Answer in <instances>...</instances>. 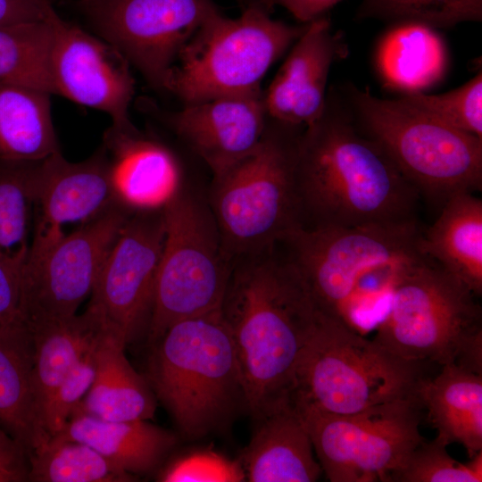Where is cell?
<instances>
[{"instance_id":"1","label":"cell","mask_w":482,"mask_h":482,"mask_svg":"<svg viewBox=\"0 0 482 482\" xmlns=\"http://www.w3.org/2000/svg\"><path fill=\"white\" fill-rule=\"evenodd\" d=\"M295 179L301 228L416 221L418 191L360 130L334 88L327 94L321 115L301 133Z\"/></svg>"},{"instance_id":"2","label":"cell","mask_w":482,"mask_h":482,"mask_svg":"<svg viewBox=\"0 0 482 482\" xmlns=\"http://www.w3.org/2000/svg\"><path fill=\"white\" fill-rule=\"evenodd\" d=\"M220 312L235 346L246 408L258 420L291 401L295 370L318 312L274 247L233 260Z\"/></svg>"},{"instance_id":"3","label":"cell","mask_w":482,"mask_h":482,"mask_svg":"<svg viewBox=\"0 0 482 482\" xmlns=\"http://www.w3.org/2000/svg\"><path fill=\"white\" fill-rule=\"evenodd\" d=\"M416 221L351 228H298L275 250L314 308L362 335L371 312L387 306L400 277L425 257Z\"/></svg>"},{"instance_id":"4","label":"cell","mask_w":482,"mask_h":482,"mask_svg":"<svg viewBox=\"0 0 482 482\" xmlns=\"http://www.w3.org/2000/svg\"><path fill=\"white\" fill-rule=\"evenodd\" d=\"M147 382L183 436L201 438L242 403L244 385L220 310L172 324L154 344Z\"/></svg>"},{"instance_id":"5","label":"cell","mask_w":482,"mask_h":482,"mask_svg":"<svg viewBox=\"0 0 482 482\" xmlns=\"http://www.w3.org/2000/svg\"><path fill=\"white\" fill-rule=\"evenodd\" d=\"M303 129L269 117L256 148L212 176L207 199L232 260L270 250L301 228L295 164Z\"/></svg>"},{"instance_id":"6","label":"cell","mask_w":482,"mask_h":482,"mask_svg":"<svg viewBox=\"0 0 482 482\" xmlns=\"http://www.w3.org/2000/svg\"><path fill=\"white\" fill-rule=\"evenodd\" d=\"M465 285L428 256L395 282L373 340L415 362L482 373V313Z\"/></svg>"},{"instance_id":"7","label":"cell","mask_w":482,"mask_h":482,"mask_svg":"<svg viewBox=\"0 0 482 482\" xmlns=\"http://www.w3.org/2000/svg\"><path fill=\"white\" fill-rule=\"evenodd\" d=\"M342 96L360 130L420 195L443 205L456 194L481 190L482 138L444 125L400 98H379L350 84Z\"/></svg>"},{"instance_id":"8","label":"cell","mask_w":482,"mask_h":482,"mask_svg":"<svg viewBox=\"0 0 482 482\" xmlns=\"http://www.w3.org/2000/svg\"><path fill=\"white\" fill-rule=\"evenodd\" d=\"M420 364L318 312L295 370L291 400L331 414L358 413L416 395Z\"/></svg>"},{"instance_id":"9","label":"cell","mask_w":482,"mask_h":482,"mask_svg":"<svg viewBox=\"0 0 482 482\" xmlns=\"http://www.w3.org/2000/svg\"><path fill=\"white\" fill-rule=\"evenodd\" d=\"M162 209L165 234L147 329L150 344L179 320L220 310L233 267L207 193L187 179Z\"/></svg>"},{"instance_id":"10","label":"cell","mask_w":482,"mask_h":482,"mask_svg":"<svg viewBox=\"0 0 482 482\" xmlns=\"http://www.w3.org/2000/svg\"><path fill=\"white\" fill-rule=\"evenodd\" d=\"M305 27L272 19L261 5L210 19L180 52L166 91L183 104L262 90L270 67Z\"/></svg>"},{"instance_id":"11","label":"cell","mask_w":482,"mask_h":482,"mask_svg":"<svg viewBox=\"0 0 482 482\" xmlns=\"http://www.w3.org/2000/svg\"><path fill=\"white\" fill-rule=\"evenodd\" d=\"M293 403L331 482H392L425 439L420 433L422 406L416 395L349 415Z\"/></svg>"},{"instance_id":"12","label":"cell","mask_w":482,"mask_h":482,"mask_svg":"<svg viewBox=\"0 0 482 482\" xmlns=\"http://www.w3.org/2000/svg\"><path fill=\"white\" fill-rule=\"evenodd\" d=\"M132 212L120 204L70 233L30 243L22 270V310L29 328L77 314Z\"/></svg>"},{"instance_id":"13","label":"cell","mask_w":482,"mask_h":482,"mask_svg":"<svg viewBox=\"0 0 482 482\" xmlns=\"http://www.w3.org/2000/svg\"><path fill=\"white\" fill-rule=\"evenodd\" d=\"M82 4L100 37L154 89L162 92L180 52L220 12L212 0H82Z\"/></svg>"},{"instance_id":"14","label":"cell","mask_w":482,"mask_h":482,"mask_svg":"<svg viewBox=\"0 0 482 482\" xmlns=\"http://www.w3.org/2000/svg\"><path fill=\"white\" fill-rule=\"evenodd\" d=\"M164 234L162 208L132 212L91 293L88 307L127 344L147 333Z\"/></svg>"},{"instance_id":"15","label":"cell","mask_w":482,"mask_h":482,"mask_svg":"<svg viewBox=\"0 0 482 482\" xmlns=\"http://www.w3.org/2000/svg\"><path fill=\"white\" fill-rule=\"evenodd\" d=\"M53 29L51 72L55 95L107 113L112 128L128 130L135 92L129 62L112 45L62 20L46 1Z\"/></svg>"},{"instance_id":"16","label":"cell","mask_w":482,"mask_h":482,"mask_svg":"<svg viewBox=\"0 0 482 482\" xmlns=\"http://www.w3.org/2000/svg\"><path fill=\"white\" fill-rule=\"evenodd\" d=\"M33 193V241L55 238L66 224H85L120 204L104 146L79 162L67 161L60 151L37 162Z\"/></svg>"},{"instance_id":"17","label":"cell","mask_w":482,"mask_h":482,"mask_svg":"<svg viewBox=\"0 0 482 482\" xmlns=\"http://www.w3.org/2000/svg\"><path fill=\"white\" fill-rule=\"evenodd\" d=\"M262 92L184 104L168 113L166 120L213 176L250 154L262 139L269 120Z\"/></svg>"},{"instance_id":"18","label":"cell","mask_w":482,"mask_h":482,"mask_svg":"<svg viewBox=\"0 0 482 482\" xmlns=\"http://www.w3.org/2000/svg\"><path fill=\"white\" fill-rule=\"evenodd\" d=\"M345 54L346 46L332 31L327 14L305 23L270 85L262 92L268 116L303 128L314 122L325 107L330 68Z\"/></svg>"},{"instance_id":"19","label":"cell","mask_w":482,"mask_h":482,"mask_svg":"<svg viewBox=\"0 0 482 482\" xmlns=\"http://www.w3.org/2000/svg\"><path fill=\"white\" fill-rule=\"evenodd\" d=\"M104 146L112 154L111 178L116 198L131 212L162 208L187 179L177 153L135 127H111Z\"/></svg>"},{"instance_id":"20","label":"cell","mask_w":482,"mask_h":482,"mask_svg":"<svg viewBox=\"0 0 482 482\" xmlns=\"http://www.w3.org/2000/svg\"><path fill=\"white\" fill-rule=\"evenodd\" d=\"M259 425L239 460L250 482H314L322 470L293 402L258 419Z\"/></svg>"},{"instance_id":"21","label":"cell","mask_w":482,"mask_h":482,"mask_svg":"<svg viewBox=\"0 0 482 482\" xmlns=\"http://www.w3.org/2000/svg\"><path fill=\"white\" fill-rule=\"evenodd\" d=\"M416 396L438 440L461 444L470 459L482 452V373L443 365L434 378L419 381Z\"/></svg>"},{"instance_id":"22","label":"cell","mask_w":482,"mask_h":482,"mask_svg":"<svg viewBox=\"0 0 482 482\" xmlns=\"http://www.w3.org/2000/svg\"><path fill=\"white\" fill-rule=\"evenodd\" d=\"M55 435L89 445L134 477L155 469L178 443L176 435L148 420H105L78 406Z\"/></svg>"},{"instance_id":"23","label":"cell","mask_w":482,"mask_h":482,"mask_svg":"<svg viewBox=\"0 0 482 482\" xmlns=\"http://www.w3.org/2000/svg\"><path fill=\"white\" fill-rule=\"evenodd\" d=\"M125 339L106 328L96 348L93 383L77 405L94 417L112 421L149 420L155 412V395L125 355Z\"/></svg>"},{"instance_id":"24","label":"cell","mask_w":482,"mask_h":482,"mask_svg":"<svg viewBox=\"0 0 482 482\" xmlns=\"http://www.w3.org/2000/svg\"><path fill=\"white\" fill-rule=\"evenodd\" d=\"M422 253L465 285L482 295V200L474 193L447 199L435 222L421 234Z\"/></svg>"},{"instance_id":"25","label":"cell","mask_w":482,"mask_h":482,"mask_svg":"<svg viewBox=\"0 0 482 482\" xmlns=\"http://www.w3.org/2000/svg\"><path fill=\"white\" fill-rule=\"evenodd\" d=\"M33 351L27 326L0 328V428L29 455L50 437L34 400Z\"/></svg>"},{"instance_id":"26","label":"cell","mask_w":482,"mask_h":482,"mask_svg":"<svg viewBox=\"0 0 482 482\" xmlns=\"http://www.w3.org/2000/svg\"><path fill=\"white\" fill-rule=\"evenodd\" d=\"M106 328L99 315L89 307L83 314L29 328L34 347L33 394L44 429L45 414L56 388L79 356L99 340Z\"/></svg>"},{"instance_id":"27","label":"cell","mask_w":482,"mask_h":482,"mask_svg":"<svg viewBox=\"0 0 482 482\" xmlns=\"http://www.w3.org/2000/svg\"><path fill=\"white\" fill-rule=\"evenodd\" d=\"M381 37L376 54L385 86L403 94L424 92L439 82L447 65L442 37L433 28L394 23Z\"/></svg>"},{"instance_id":"28","label":"cell","mask_w":482,"mask_h":482,"mask_svg":"<svg viewBox=\"0 0 482 482\" xmlns=\"http://www.w3.org/2000/svg\"><path fill=\"white\" fill-rule=\"evenodd\" d=\"M51 96L0 83V159L37 162L60 151L51 115Z\"/></svg>"},{"instance_id":"29","label":"cell","mask_w":482,"mask_h":482,"mask_svg":"<svg viewBox=\"0 0 482 482\" xmlns=\"http://www.w3.org/2000/svg\"><path fill=\"white\" fill-rule=\"evenodd\" d=\"M53 29L43 21L0 26V83L55 95L51 51Z\"/></svg>"},{"instance_id":"30","label":"cell","mask_w":482,"mask_h":482,"mask_svg":"<svg viewBox=\"0 0 482 482\" xmlns=\"http://www.w3.org/2000/svg\"><path fill=\"white\" fill-rule=\"evenodd\" d=\"M36 162L0 159V260L22 270L34 224Z\"/></svg>"},{"instance_id":"31","label":"cell","mask_w":482,"mask_h":482,"mask_svg":"<svg viewBox=\"0 0 482 482\" xmlns=\"http://www.w3.org/2000/svg\"><path fill=\"white\" fill-rule=\"evenodd\" d=\"M28 478L37 482H127L125 472L89 445L50 436L30 454Z\"/></svg>"},{"instance_id":"32","label":"cell","mask_w":482,"mask_h":482,"mask_svg":"<svg viewBox=\"0 0 482 482\" xmlns=\"http://www.w3.org/2000/svg\"><path fill=\"white\" fill-rule=\"evenodd\" d=\"M357 18L445 29L481 21L482 0H362Z\"/></svg>"},{"instance_id":"33","label":"cell","mask_w":482,"mask_h":482,"mask_svg":"<svg viewBox=\"0 0 482 482\" xmlns=\"http://www.w3.org/2000/svg\"><path fill=\"white\" fill-rule=\"evenodd\" d=\"M400 99L444 125L482 138L481 71L453 90L436 95L409 93Z\"/></svg>"},{"instance_id":"34","label":"cell","mask_w":482,"mask_h":482,"mask_svg":"<svg viewBox=\"0 0 482 482\" xmlns=\"http://www.w3.org/2000/svg\"><path fill=\"white\" fill-rule=\"evenodd\" d=\"M436 437L423 440L411 453L392 482H481L482 452L468 462L453 459Z\"/></svg>"},{"instance_id":"35","label":"cell","mask_w":482,"mask_h":482,"mask_svg":"<svg viewBox=\"0 0 482 482\" xmlns=\"http://www.w3.org/2000/svg\"><path fill=\"white\" fill-rule=\"evenodd\" d=\"M98 341L79 356L56 388L44 418V427L49 436L64 428L72 411L89 390L96 373Z\"/></svg>"},{"instance_id":"36","label":"cell","mask_w":482,"mask_h":482,"mask_svg":"<svg viewBox=\"0 0 482 482\" xmlns=\"http://www.w3.org/2000/svg\"><path fill=\"white\" fill-rule=\"evenodd\" d=\"M162 482H240L245 474L239 460L212 450L186 453L167 465L159 475Z\"/></svg>"},{"instance_id":"37","label":"cell","mask_w":482,"mask_h":482,"mask_svg":"<svg viewBox=\"0 0 482 482\" xmlns=\"http://www.w3.org/2000/svg\"><path fill=\"white\" fill-rule=\"evenodd\" d=\"M26 325L22 310V270L0 260V328Z\"/></svg>"},{"instance_id":"38","label":"cell","mask_w":482,"mask_h":482,"mask_svg":"<svg viewBox=\"0 0 482 482\" xmlns=\"http://www.w3.org/2000/svg\"><path fill=\"white\" fill-rule=\"evenodd\" d=\"M46 0H0V26L45 19Z\"/></svg>"},{"instance_id":"39","label":"cell","mask_w":482,"mask_h":482,"mask_svg":"<svg viewBox=\"0 0 482 482\" xmlns=\"http://www.w3.org/2000/svg\"><path fill=\"white\" fill-rule=\"evenodd\" d=\"M341 0H267L269 5L277 4L287 10L296 20L307 23L327 12Z\"/></svg>"},{"instance_id":"40","label":"cell","mask_w":482,"mask_h":482,"mask_svg":"<svg viewBox=\"0 0 482 482\" xmlns=\"http://www.w3.org/2000/svg\"><path fill=\"white\" fill-rule=\"evenodd\" d=\"M265 2H267V0H264Z\"/></svg>"}]
</instances>
